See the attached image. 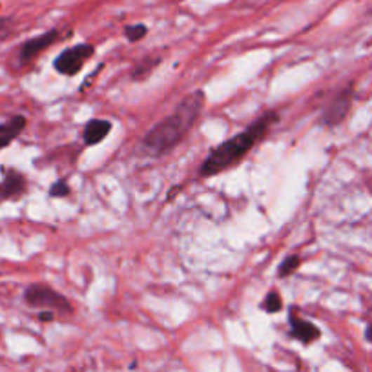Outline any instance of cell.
Returning <instances> with one entry per match:
<instances>
[{"mask_svg": "<svg viewBox=\"0 0 372 372\" xmlns=\"http://www.w3.org/2000/svg\"><path fill=\"white\" fill-rule=\"evenodd\" d=\"M263 309L267 310V312H279V310L283 309V300L281 295H279V292L277 291L268 292L267 298H265L263 301Z\"/></svg>", "mask_w": 372, "mask_h": 372, "instance_id": "7c38bea8", "label": "cell"}, {"mask_svg": "<svg viewBox=\"0 0 372 372\" xmlns=\"http://www.w3.org/2000/svg\"><path fill=\"white\" fill-rule=\"evenodd\" d=\"M203 106V91H195L192 95L185 97L172 115L163 119L146 133V137L142 139V146L154 155H163L175 148L182 141V137L190 132V128L199 117Z\"/></svg>", "mask_w": 372, "mask_h": 372, "instance_id": "6da1fadb", "label": "cell"}, {"mask_svg": "<svg viewBox=\"0 0 372 372\" xmlns=\"http://www.w3.org/2000/svg\"><path fill=\"white\" fill-rule=\"evenodd\" d=\"M109 132H112V123L109 121H105V119L90 121L86 128H84V142L88 146L99 145L100 141H105Z\"/></svg>", "mask_w": 372, "mask_h": 372, "instance_id": "9c48e42d", "label": "cell"}, {"mask_svg": "<svg viewBox=\"0 0 372 372\" xmlns=\"http://www.w3.org/2000/svg\"><path fill=\"white\" fill-rule=\"evenodd\" d=\"M277 119V115L274 112H268L267 115H263L261 119H258L254 124H250L248 130L239 135L232 137L230 141H225L221 146H218L212 154L206 157V161L203 163V166L199 168V173L203 178H210L215 173H221L222 170L236 164L237 161L243 159L255 142L268 132V128L272 126V123Z\"/></svg>", "mask_w": 372, "mask_h": 372, "instance_id": "7a4b0ae2", "label": "cell"}, {"mask_svg": "<svg viewBox=\"0 0 372 372\" xmlns=\"http://www.w3.org/2000/svg\"><path fill=\"white\" fill-rule=\"evenodd\" d=\"M93 46L91 44H77L73 48L64 50L62 53L57 57L55 60V69L62 75H75L81 72V68L84 66L88 59L93 55Z\"/></svg>", "mask_w": 372, "mask_h": 372, "instance_id": "277c9868", "label": "cell"}, {"mask_svg": "<svg viewBox=\"0 0 372 372\" xmlns=\"http://www.w3.org/2000/svg\"><path fill=\"white\" fill-rule=\"evenodd\" d=\"M50 194L53 197H66L69 194V186L66 185V181H57L53 186H51Z\"/></svg>", "mask_w": 372, "mask_h": 372, "instance_id": "9a60e30c", "label": "cell"}, {"mask_svg": "<svg viewBox=\"0 0 372 372\" xmlns=\"http://www.w3.org/2000/svg\"><path fill=\"white\" fill-rule=\"evenodd\" d=\"M26 190V179H24L22 173L15 172V170H9L6 173L4 181L0 182V197L4 199H15L20 194H24Z\"/></svg>", "mask_w": 372, "mask_h": 372, "instance_id": "52a82bcc", "label": "cell"}, {"mask_svg": "<svg viewBox=\"0 0 372 372\" xmlns=\"http://www.w3.org/2000/svg\"><path fill=\"white\" fill-rule=\"evenodd\" d=\"M291 327H292V336H294L295 340L303 341V343H312V341L318 340L319 334H321L319 328L316 327V325H312L310 321H307V319L292 318Z\"/></svg>", "mask_w": 372, "mask_h": 372, "instance_id": "30bf717a", "label": "cell"}, {"mask_svg": "<svg viewBox=\"0 0 372 372\" xmlns=\"http://www.w3.org/2000/svg\"><path fill=\"white\" fill-rule=\"evenodd\" d=\"M301 265V259L300 255H288V258L283 259V263L279 265V268H277V272H279V277H285V276H291V274H294L298 268H300Z\"/></svg>", "mask_w": 372, "mask_h": 372, "instance_id": "8fae6325", "label": "cell"}, {"mask_svg": "<svg viewBox=\"0 0 372 372\" xmlns=\"http://www.w3.org/2000/svg\"><path fill=\"white\" fill-rule=\"evenodd\" d=\"M367 340L372 341V325L367 328Z\"/></svg>", "mask_w": 372, "mask_h": 372, "instance_id": "e0dca14e", "label": "cell"}, {"mask_svg": "<svg viewBox=\"0 0 372 372\" xmlns=\"http://www.w3.org/2000/svg\"><path fill=\"white\" fill-rule=\"evenodd\" d=\"M57 36L59 33L51 29V32H46L39 36H33L27 42H24L22 48H20V60L22 62H29L32 59H35L36 55L41 53V51L48 50L55 41H57Z\"/></svg>", "mask_w": 372, "mask_h": 372, "instance_id": "8992f818", "label": "cell"}, {"mask_svg": "<svg viewBox=\"0 0 372 372\" xmlns=\"http://www.w3.org/2000/svg\"><path fill=\"white\" fill-rule=\"evenodd\" d=\"M29 307H41V309H53L60 312H72V303H69L62 294L55 292L53 288L46 285H32L24 294Z\"/></svg>", "mask_w": 372, "mask_h": 372, "instance_id": "3957f363", "label": "cell"}, {"mask_svg": "<svg viewBox=\"0 0 372 372\" xmlns=\"http://www.w3.org/2000/svg\"><path fill=\"white\" fill-rule=\"evenodd\" d=\"M126 36H128V41H132V42H137V41H141L142 36L148 33V29H146L145 24H135V26H128L126 27Z\"/></svg>", "mask_w": 372, "mask_h": 372, "instance_id": "4fadbf2b", "label": "cell"}, {"mask_svg": "<svg viewBox=\"0 0 372 372\" xmlns=\"http://www.w3.org/2000/svg\"><path fill=\"white\" fill-rule=\"evenodd\" d=\"M155 64H159V60H152V62H145V64H139L135 68V72H133V79L135 81H139V79H145L148 73L152 72V69L155 68Z\"/></svg>", "mask_w": 372, "mask_h": 372, "instance_id": "5bb4252c", "label": "cell"}, {"mask_svg": "<svg viewBox=\"0 0 372 372\" xmlns=\"http://www.w3.org/2000/svg\"><path fill=\"white\" fill-rule=\"evenodd\" d=\"M350 102H352V88H347L332 99L331 105L327 106V109L323 112L321 123L327 124V126H336L340 124L343 119L347 117L350 108Z\"/></svg>", "mask_w": 372, "mask_h": 372, "instance_id": "5b68a950", "label": "cell"}, {"mask_svg": "<svg viewBox=\"0 0 372 372\" xmlns=\"http://www.w3.org/2000/svg\"><path fill=\"white\" fill-rule=\"evenodd\" d=\"M39 318H41L42 321H50V319L53 318V314H51V312H42L41 316H39Z\"/></svg>", "mask_w": 372, "mask_h": 372, "instance_id": "2e32d148", "label": "cell"}, {"mask_svg": "<svg viewBox=\"0 0 372 372\" xmlns=\"http://www.w3.org/2000/svg\"><path fill=\"white\" fill-rule=\"evenodd\" d=\"M24 128H26V119L22 115H15L6 123H0V148L11 145V141L22 133Z\"/></svg>", "mask_w": 372, "mask_h": 372, "instance_id": "ba28073f", "label": "cell"}]
</instances>
